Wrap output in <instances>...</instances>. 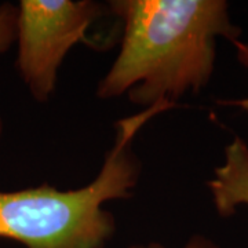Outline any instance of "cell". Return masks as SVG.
Here are the masks:
<instances>
[{
	"label": "cell",
	"instance_id": "cell-5",
	"mask_svg": "<svg viewBox=\"0 0 248 248\" xmlns=\"http://www.w3.org/2000/svg\"><path fill=\"white\" fill-rule=\"evenodd\" d=\"M17 13V6L11 3H0V54L9 51L16 42Z\"/></svg>",
	"mask_w": 248,
	"mask_h": 248
},
{
	"label": "cell",
	"instance_id": "cell-2",
	"mask_svg": "<svg viewBox=\"0 0 248 248\" xmlns=\"http://www.w3.org/2000/svg\"><path fill=\"white\" fill-rule=\"evenodd\" d=\"M174 105L157 104L116 124V140L98 177L73 190L37 187L0 190V239L27 248H104L115 233V217L102 208L108 200L127 199L141 174L134 137L153 116Z\"/></svg>",
	"mask_w": 248,
	"mask_h": 248
},
{
	"label": "cell",
	"instance_id": "cell-7",
	"mask_svg": "<svg viewBox=\"0 0 248 248\" xmlns=\"http://www.w3.org/2000/svg\"><path fill=\"white\" fill-rule=\"evenodd\" d=\"M130 248H164L160 244H149V246H134ZM185 248H218L214 244L211 240L202 237V236H195L192 237L190 241L187 243V246Z\"/></svg>",
	"mask_w": 248,
	"mask_h": 248
},
{
	"label": "cell",
	"instance_id": "cell-6",
	"mask_svg": "<svg viewBox=\"0 0 248 248\" xmlns=\"http://www.w3.org/2000/svg\"><path fill=\"white\" fill-rule=\"evenodd\" d=\"M234 47L237 48V58L239 61L246 65L248 68V45L240 42V40H236L233 42ZM221 104H225V105H233V107H239L244 110L248 112V98H244V99H236V101H223Z\"/></svg>",
	"mask_w": 248,
	"mask_h": 248
},
{
	"label": "cell",
	"instance_id": "cell-4",
	"mask_svg": "<svg viewBox=\"0 0 248 248\" xmlns=\"http://www.w3.org/2000/svg\"><path fill=\"white\" fill-rule=\"evenodd\" d=\"M221 217H232L237 205H248V145L236 137L225 148V164L207 182Z\"/></svg>",
	"mask_w": 248,
	"mask_h": 248
},
{
	"label": "cell",
	"instance_id": "cell-1",
	"mask_svg": "<svg viewBox=\"0 0 248 248\" xmlns=\"http://www.w3.org/2000/svg\"><path fill=\"white\" fill-rule=\"evenodd\" d=\"M110 9L123 21L124 35L97 95L128 93L145 109L199 93L213 76L217 37L233 43L241 33L225 0H117Z\"/></svg>",
	"mask_w": 248,
	"mask_h": 248
},
{
	"label": "cell",
	"instance_id": "cell-8",
	"mask_svg": "<svg viewBox=\"0 0 248 248\" xmlns=\"http://www.w3.org/2000/svg\"><path fill=\"white\" fill-rule=\"evenodd\" d=\"M3 130H4V123H3V119H1V116H0V138H1V135H3Z\"/></svg>",
	"mask_w": 248,
	"mask_h": 248
},
{
	"label": "cell",
	"instance_id": "cell-3",
	"mask_svg": "<svg viewBox=\"0 0 248 248\" xmlns=\"http://www.w3.org/2000/svg\"><path fill=\"white\" fill-rule=\"evenodd\" d=\"M17 71L39 102L55 90L65 55L78 43H89L87 31L104 7L90 0H21L17 6Z\"/></svg>",
	"mask_w": 248,
	"mask_h": 248
}]
</instances>
